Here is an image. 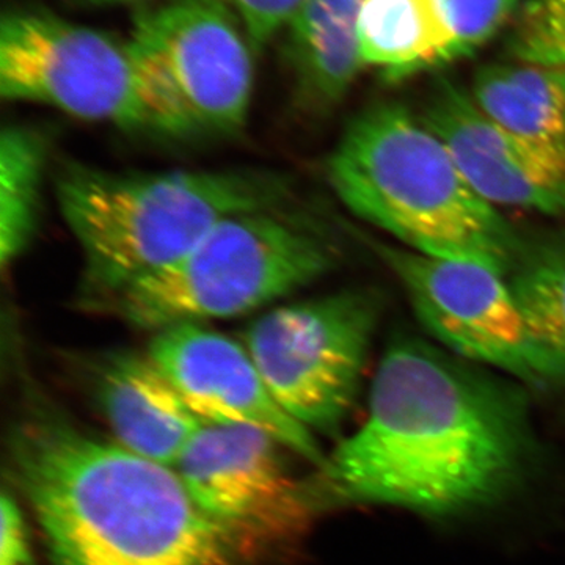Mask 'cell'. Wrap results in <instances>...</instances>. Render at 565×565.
I'll return each instance as SVG.
<instances>
[{"instance_id":"obj_1","label":"cell","mask_w":565,"mask_h":565,"mask_svg":"<svg viewBox=\"0 0 565 565\" xmlns=\"http://www.w3.org/2000/svg\"><path fill=\"white\" fill-rule=\"evenodd\" d=\"M525 456V415L511 388L426 341L399 337L379 364L362 427L321 471L337 501L441 516L500 497Z\"/></svg>"},{"instance_id":"obj_2","label":"cell","mask_w":565,"mask_h":565,"mask_svg":"<svg viewBox=\"0 0 565 565\" xmlns=\"http://www.w3.org/2000/svg\"><path fill=\"white\" fill-rule=\"evenodd\" d=\"M13 460L55 565L243 564L174 468L54 422L22 427Z\"/></svg>"},{"instance_id":"obj_3","label":"cell","mask_w":565,"mask_h":565,"mask_svg":"<svg viewBox=\"0 0 565 565\" xmlns=\"http://www.w3.org/2000/svg\"><path fill=\"white\" fill-rule=\"evenodd\" d=\"M327 178L349 211L407 250L479 264L504 277L525 250L440 137L403 104H375L356 115L330 156Z\"/></svg>"},{"instance_id":"obj_4","label":"cell","mask_w":565,"mask_h":565,"mask_svg":"<svg viewBox=\"0 0 565 565\" xmlns=\"http://www.w3.org/2000/svg\"><path fill=\"white\" fill-rule=\"evenodd\" d=\"M55 193L96 303L178 262L226 218L285 206L291 185L263 170L117 173L73 163Z\"/></svg>"},{"instance_id":"obj_5","label":"cell","mask_w":565,"mask_h":565,"mask_svg":"<svg viewBox=\"0 0 565 565\" xmlns=\"http://www.w3.org/2000/svg\"><path fill=\"white\" fill-rule=\"evenodd\" d=\"M337 262L326 230L285 204L226 218L178 262L96 305L158 333L253 313L323 277Z\"/></svg>"},{"instance_id":"obj_6","label":"cell","mask_w":565,"mask_h":565,"mask_svg":"<svg viewBox=\"0 0 565 565\" xmlns=\"http://www.w3.org/2000/svg\"><path fill=\"white\" fill-rule=\"evenodd\" d=\"M0 95L126 131H196L163 71L132 36L118 39L46 10L3 13Z\"/></svg>"},{"instance_id":"obj_7","label":"cell","mask_w":565,"mask_h":565,"mask_svg":"<svg viewBox=\"0 0 565 565\" xmlns=\"http://www.w3.org/2000/svg\"><path fill=\"white\" fill-rule=\"evenodd\" d=\"M381 315L374 292L341 291L259 316L243 344L286 414L332 430L351 411Z\"/></svg>"},{"instance_id":"obj_8","label":"cell","mask_w":565,"mask_h":565,"mask_svg":"<svg viewBox=\"0 0 565 565\" xmlns=\"http://www.w3.org/2000/svg\"><path fill=\"white\" fill-rule=\"evenodd\" d=\"M377 250L403 282L427 332L449 351L527 384L565 382V363L527 326L504 275L404 247L381 245Z\"/></svg>"},{"instance_id":"obj_9","label":"cell","mask_w":565,"mask_h":565,"mask_svg":"<svg viewBox=\"0 0 565 565\" xmlns=\"http://www.w3.org/2000/svg\"><path fill=\"white\" fill-rule=\"evenodd\" d=\"M131 36L163 71L196 131L244 128L255 51L228 0H163L137 14Z\"/></svg>"},{"instance_id":"obj_10","label":"cell","mask_w":565,"mask_h":565,"mask_svg":"<svg viewBox=\"0 0 565 565\" xmlns=\"http://www.w3.org/2000/svg\"><path fill=\"white\" fill-rule=\"evenodd\" d=\"M277 440L256 427L206 423L174 471L204 514L250 546L302 527L307 493L282 465Z\"/></svg>"},{"instance_id":"obj_11","label":"cell","mask_w":565,"mask_h":565,"mask_svg":"<svg viewBox=\"0 0 565 565\" xmlns=\"http://www.w3.org/2000/svg\"><path fill=\"white\" fill-rule=\"evenodd\" d=\"M147 355L204 422L256 427L318 467L326 463L311 430L282 411L243 343L184 323L154 333Z\"/></svg>"},{"instance_id":"obj_12","label":"cell","mask_w":565,"mask_h":565,"mask_svg":"<svg viewBox=\"0 0 565 565\" xmlns=\"http://www.w3.org/2000/svg\"><path fill=\"white\" fill-rule=\"evenodd\" d=\"M419 117L487 202L565 215V150L508 131L449 79L435 84Z\"/></svg>"},{"instance_id":"obj_13","label":"cell","mask_w":565,"mask_h":565,"mask_svg":"<svg viewBox=\"0 0 565 565\" xmlns=\"http://www.w3.org/2000/svg\"><path fill=\"white\" fill-rule=\"evenodd\" d=\"M99 401L118 445L174 468L206 424L148 355L115 353L98 379Z\"/></svg>"},{"instance_id":"obj_14","label":"cell","mask_w":565,"mask_h":565,"mask_svg":"<svg viewBox=\"0 0 565 565\" xmlns=\"http://www.w3.org/2000/svg\"><path fill=\"white\" fill-rule=\"evenodd\" d=\"M362 0H303L286 25V51L307 102L330 107L343 102L360 71Z\"/></svg>"},{"instance_id":"obj_15","label":"cell","mask_w":565,"mask_h":565,"mask_svg":"<svg viewBox=\"0 0 565 565\" xmlns=\"http://www.w3.org/2000/svg\"><path fill=\"white\" fill-rule=\"evenodd\" d=\"M359 39L364 68L390 82L459 61L438 0H362Z\"/></svg>"},{"instance_id":"obj_16","label":"cell","mask_w":565,"mask_h":565,"mask_svg":"<svg viewBox=\"0 0 565 565\" xmlns=\"http://www.w3.org/2000/svg\"><path fill=\"white\" fill-rule=\"evenodd\" d=\"M479 109L523 139L565 150V70L534 63H493L476 71Z\"/></svg>"},{"instance_id":"obj_17","label":"cell","mask_w":565,"mask_h":565,"mask_svg":"<svg viewBox=\"0 0 565 565\" xmlns=\"http://www.w3.org/2000/svg\"><path fill=\"white\" fill-rule=\"evenodd\" d=\"M44 145L24 126L0 136V264L7 269L29 247L39 222Z\"/></svg>"},{"instance_id":"obj_18","label":"cell","mask_w":565,"mask_h":565,"mask_svg":"<svg viewBox=\"0 0 565 565\" xmlns=\"http://www.w3.org/2000/svg\"><path fill=\"white\" fill-rule=\"evenodd\" d=\"M508 277L527 326L565 363V234L525 245Z\"/></svg>"},{"instance_id":"obj_19","label":"cell","mask_w":565,"mask_h":565,"mask_svg":"<svg viewBox=\"0 0 565 565\" xmlns=\"http://www.w3.org/2000/svg\"><path fill=\"white\" fill-rule=\"evenodd\" d=\"M516 62L565 70V0H525L509 36Z\"/></svg>"},{"instance_id":"obj_20","label":"cell","mask_w":565,"mask_h":565,"mask_svg":"<svg viewBox=\"0 0 565 565\" xmlns=\"http://www.w3.org/2000/svg\"><path fill=\"white\" fill-rule=\"evenodd\" d=\"M455 36L457 57L473 54L514 20L525 0H438Z\"/></svg>"},{"instance_id":"obj_21","label":"cell","mask_w":565,"mask_h":565,"mask_svg":"<svg viewBox=\"0 0 565 565\" xmlns=\"http://www.w3.org/2000/svg\"><path fill=\"white\" fill-rule=\"evenodd\" d=\"M247 33L255 54L285 32L303 0H228Z\"/></svg>"},{"instance_id":"obj_22","label":"cell","mask_w":565,"mask_h":565,"mask_svg":"<svg viewBox=\"0 0 565 565\" xmlns=\"http://www.w3.org/2000/svg\"><path fill=\"white\" fill-rule=\"evenodd\" d=\"M0 509H2L0 565H33L31 542H29L20 505L6 492L0 501Z\"/></svg>"},{"instance_id":"obj_23","label":"cell","mask_w":565,"mask_h":565,"mask_svg":"<svg viewBox=\"0 0 565 565\" xmlns=\"http://www.w3.org/2000/svg\"><path fill=\"white\" fill-rule=\"evenodd\" d=\"M76 2L84 3V6H126V3L148 2V0H76Z\"/></svg>"}]
</instances>
